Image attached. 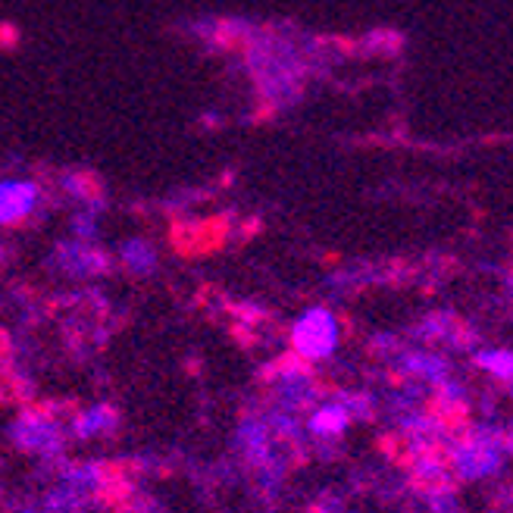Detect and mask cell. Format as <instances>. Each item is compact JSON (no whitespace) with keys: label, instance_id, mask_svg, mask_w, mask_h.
<instances>
[{"label":"cell","instance_id":"cell-1","mask_svg":"<svg viewBox=\"0 0 513 513\" xmlns=\"http://www.w3.org/2000/svg\"><path fill=\"white\" fill-rule=\"evenodd\" d=\"M335 335H338V329H335L332 313L310 310L295 326V348H298V354H304L310 360H320L335 348Z\"/></svg>","mask_w":513,"mask_h":513},{"label":"cell","instance_id":"cell-2","mask_svg":"<svg viewBox=\"0 0 513 513\" xmlns=\"http://www.w3.org/2000/svg\"><path fill=\"white\" fill-rule=\"evenodd\" d=\"M41 201V191L35 182L26 179H7L0 182V226H16L29 219Z\"/></svg>","mask_w":513,"mask_h":513},{"label":"cell","instance_id":"cell-3","mask_svg":"<svg viewBox=\"0 0 513 513\" xmlns=\"http://www.w3.org/2000/svg\"><path fill=\"white\" fill-rule=\"evenodd\" d=\"M19 448H29V451H38V454H51L60 442V432L54 426V420H47L44 413H29V417H22L13 429Z\"/></svg>","mask_w":513,"mask_h":513},{"label":"cell","instance_id":"cell-4","mask_svg":"<svg viewBox=\"0 0 513 513\" xmlns=\"http://www.w3.org/2000/svg\"><path fill=\"white\" fill-rule=\"evenodd\" d=\"M57 257H60V266H63V270L72 273V276H94V273L107 270V257H104L101 251L88 248L85 241L63 244Z\"/></svg>","mask_w":513,"mask_h":513},{"label":"cell","instance_id":"cell-5","mask_svg":"<svg viewBox=\"0 0 513 513\" xmlns=\"http://www.w3.org/2000/svg\"><path fill=\"white\" fill-rule=\"evenodd\" d=\"M122 263H126L135 276H148L157 266V251L144 238H132L122 244Z\"/></svg>","mask_w":513,"mask_h":513},{"label":"cell","instance_id":"cell-6","mask_svg":"<svg viewBox=\"0 0 513 513\" xmlns=\"http://www.w3.org/2000/svg\"><path fill=\"white\" fill-rule=\"evenodd\" d=\"M110 410H91V413H85L82 420H76V432L79 435H94V432H101V429H107L110 426Z\"/></svg>","mask_w":513,"mask_h":513},{"label":"cell","instance_id":"cell-7","mask_svg":"<svg viewBox=\"0 0 513 513\" xmlns=\"http://www.w3.org/2000/svg\"><path fill=\"white\" fill-rule=\"evenodd\" d=\"M345 423H348L345 410H323V413H316L313 429H316V432H338Z\"/></svg>","mask_w":513,"mask_h":513}]
</instances>
